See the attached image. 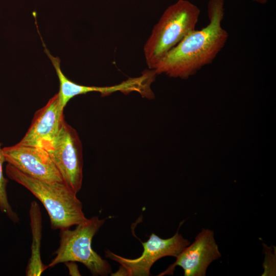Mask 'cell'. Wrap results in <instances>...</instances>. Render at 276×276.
I'll use <instances>...</instances> for the list:
<instances>
[{
  "label": "cell",
  "instance_id": "1",
  "mask_svg": "<svg viewBox=\"0 0 276 276\" xmlns=\"http://www.w3.org/2000/svg\"><path fill=\"white\" fill-rule=\"evenodd\" d=\"M224 4V0H209V24L192 31L169 51L152 70L156 75L187 79L213 62L228 37L222 27Z\"/></svg>",
  "mask_w": 276,
  "mask_h": 276
},
{
  "label": "cell",
  "instance_id": "2",
  "mask_svg": "<svg viewBox=\"0 0 276 276\" xmlns=\"http://www.w3.org/2000/svg\"><path fill=\"white\" fill-rule=\"evenodd\" d=\"M7 176L31 192L43 205L53 229L70 228L87 218L82 211V204L64 182L37 179L20 172L7 164Z\"/></svg>",
  "mask_w": 276,
  "mask_h": 276
},
{
  "label": "cell",
  "instance_id": "3",
  "mask_svg": "<svg viewBox=\"0 0 276 276\" xmlns=\"http://www.w3.org/2000/svg\"><path fill=\"white\" fill-rule=\"evenodd\" d=\"M200 13L199 8L187 0H178L165 10L144 46L145 61L150 70L195 30Z\"/></svg>",
  "mask_w": 276,
  "mask_h": 276
},
{
  "label": "cell",
  "instance_id": "4",
  "mask_svg": "<svg viewBox=\"0 0 276 276\" xmlns=\"http://www.w3.org/2000/svg\"><path fill=\"white\" fill-rule=\"evenodd\" d=\"M105 220L93 216L77 225L74 229H60L59 246L48 267L67 262H78L86 266L93 275L105 276L111 273L109 263L91 247L93 237Z\"/></svg>",
  "mask_w": 276,
  "mask_h": 276
},
{
  "label": "cell",
  "instance_id": "5",
  "mask_svg": "<svg viewBox=\"0 0 276 276\" xmlns=\"http://www.w3.org/2000/svg\"><path fill=\"white\" fill-rule=\"evenodd\" d=\"M43 149L58 170L63 182L75 194L83 180L82 143L76 130L62 120L58 132Z\"/></svg>",
  "mask_w": 276,
  "mask_h": 276
},
{
  "label": "cell",
  "instance_id": "6",
  "mask_svg": "<svg viewBox=\"0 0 276 276\" xmlns=\"http://www.w3.org/2000/svg\"><path fill=\"white\" fill-rule=\"evenodd\" d=\"M178 228L173 236L165 239L152 233L147 241L141 242L144 250L137 258H124L106 250V257L120 265L119 269L111 275L148 276L150 275L151 267L159 259L167 256L176 258L185 247L190 244V242L178 233Z\"/></svg>",
  "mask_w": 276,
  "mask_h": 276
},
{
  "label": "cell",
  "instance_id": "7",
  "mask_svg": "<svg viewBox=\"0 0 276 276\" xmlns=\"http://www.w3.org/2000/svg\"><path fill=\"white\" fill-rule=\"evenodd\" d=\"M221 257L214 232L203 228L194 242L182 249L175 262L157 275H172L178 266L183 269L185 276H205L209 265Z\"/></svg>",
  "mask_w": 276,
  "mask_h": 276
},
{
  "label": "cell",
  "instance_id": "8",
  "mask_svg": "<svg viewBox=\"0 0 276 276\" xmlns=\"http://www.w3.org/2000/svg\"><path fill=\"white\" fill-rule=\"evenodd\" d=\"M5 162L23 173L47 181L63 182L61 176L42 148L17 144L3 148Z\"/></svg>",
  "mask_w": 276,
  "mask_h": 276
},
{
  "label": "cell",
  "instance_id": "9",
  "mask_svg": "<svg viewBox=\"0 0 276 276\" xmlns=\"http://www.w3.org/2000/svg\"><path fill=\"white\" fill-rule=\"evenodd\" d=\"M44 46V52L50 59L58 78L59 90L57 95L61 106L64 108L73 98L90 92H98L102 96H107L117 91L125 94L136 91L144 96L148 89V79L145 74L140 77L130 78L119 84L108 86H86L75 83L68 79L61 71L59 58L51 55L46 47Z\"/></svg>",
  "mask_w": 276,
  "mask_h": 276
},
{
  "label": "cell",
  "instance_id": "10",
  "mask_svg": "<svg viewBox=\"0 0 276 276\" xmlns=\"http://www.w3.org/2000/svg\"><path fill=\"white\" fill-rule=\"evenodd\" d=\"M63 111L56 94L36 111L29 128L17 144L43 148L58 132L64 119Z\"/></svg>",
  "mask_w": 276,
  "mask_h": 276
},
{
  "label": "cell",
  "instance_id": "11",
  "mask_svg": "<svg viewBox=\"0 0 276 276\" xmlns=\"http://www.w3.org/2000/svg\"><path fill=\"white\" fill-rule=\"evenodd\" d=\"M32 243L31 257L26 270L27 276H39L49 267L43 264L40 256V243L42 231V218L40 207L33 201L29 210Z\"/></svg>",
  "mask_w": 276,
  "mask_h": 276
},
{
  "label": "cell",
  "instance_id": "12",
  "mask_svg": "<svg viewBox=\"0 0 276 276\" xmlns=\"http://www.w3.org/2000/svg\"><path fill=\"white\" fill-rule=\"evenodd\" d=\"M5 162V157L0 143V210L5 214L13 222L19 221L17 214L13 210L9 202L7 192L8 180L3 173V164Z\"/></svg>",
  "mask_w": 276,
  "mask_h": 276
},
{
  "label": "cell",
  "instance_id": "13",
  "mask_svg": "<svg viewBox=\"0 0 276 276\" xmlns=\"http://www.w3.org/2000/svg\"><path fill=\"white\" fill-rule=\"evenodd\" d=\"M69 270V274L71 275H80L77 265L74 262H67L65 263Z\"/></svg>",
  "mask_w": 276,
  "mask_h": 276
},
{
  "label": "cell",
  "instance_id": "14",
  "mask_svg": "<svg viewBox=\"0 0 276 276\" xmlns=\"http://www.w3.org/2000/svg\"><path fill=\"white\" fill-rule=\"evenodd\" d=\"M252 1L261 4H265L267 3L268 0H252Z\"/></svg>",
  "mask_w": 276,
  "mask_h": 276
}]
</instances>
